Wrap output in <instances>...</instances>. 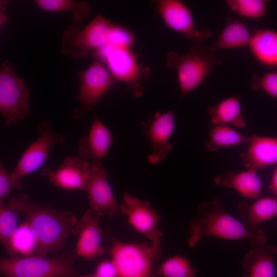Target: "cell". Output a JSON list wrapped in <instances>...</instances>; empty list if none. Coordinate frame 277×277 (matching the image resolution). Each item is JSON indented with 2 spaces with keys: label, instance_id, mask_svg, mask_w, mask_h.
<instances>
[{
  "label": "cell",
  "instance_id": "cell-27",
  "mask_svg": "<svg viewBox=\"0 0 277 277\" xmlns=\"http://www.w3.org/2000/svg\"><path fill=\"white\" fill-rule=\"evenodd\" d=\"M35 4L40 9L52 12H72L74 22H78L87 17L91 13V9L86 2L73 0H35Z\"/></svg>",
  "mask_w": 277,
  "mask_h": 277
},
{
  "label": "cell",
  "instance_id": "cell-3",
  "mask_svg": "<svg viewBox=\"0 0 277 277\" xmlns=\"http://www.w3.org/2000/svg\"><path fill=\"white\" fill-rule=\"evenodd\" d=\"M223 60L210 45L193 44L186 53L180 55L170 51L166 55L167 67L175 70L181 96L196 89Z\"/></svg>",
  "mask_w": 277,
  "mask_h": 277
},
{
  "label": "cell",
  "instance_id": "cell-25",
  "mask_svg": "<svg viewBox=\"0 0 277 277\" xmlns=\"http://www.w3.org/2000/svg\"><path fill=\"white\" fill-rule=\"evenodd\" d=\"M249 136H246L232 126L213 125L210 129L205 147L207 151L214 152L222 148L247 144Z\"/></svg>",
  "mask_w": 277,
  "mask_h": 277
},
{
  "label": "cell",
  "instance_id": "cell-11",
  "mask_svg": "<svg viewBox=\"0 0 277 277\" xmlns=\"http://www.w3.org/2000/svg\"><path fill=\"white\" fill-rule=\"evenodd\" d=\"M120 212L127 217L128 223L138 233L143 235L152 246L160 247L163 233L159 228L161 216L151 207L150 203L125 192L123 203L120 205Z\"/></svg>",
  "mask_w": 277,
  "mask_h": 277
},
{
  "label": "cell",
  "instance_id": "cell-4",
  "mask_svg": "<svg viewBox=\"0 0 277 277\" xmlns=\"http://www.w3.org/2000/svg\"><path fill=\"white\" fill-rule=\"evenodd\" d=\"M77 256L75 253L1 259L0 271L4 277H72L77 273Z\"/></svg>",
  "mask_w": 277,
  "mask_h": 277
},
{
  "label": "cell",
  "instance_id": "cell-9",
  "mask_svg": "<svg viewBox=\"0 0 277 277\" xmlns=\"http://www.w3.org/2000/svg\"><path fill=\"white\" fill-rule=\"evenodd\" d=\"M37 127L39 133L38 137L25 149L11 172L13 188L16 190L23 188L24 177L36 171L44 164L54 145L65 142L64 136L53 131L48 121L39 122Z\"/></svg>",
  "mask_w": 277,
  "mask_h": 277
},
{
  "label": "cell",
  "instance_id": "cell-22",
  "mask_svg": "<svg viewBox=\"0 0 277 277\" xmlns=\"http://www.w3.org/2000/svg\"><path fill=\"white\" fill-rule=\"evenodd\" d=\"M255 200L251 204L240 202L238 207L242 222L251 229L259 230L261 223L277 217V199L270 195Z\"/></svg>",
  "mask_w": 277,
  "mask_h": 277
},
{
  "label": "cell",
  "instance_id": "cell-31",
  "mask_svg": "<svg viewBox=\"0 0 277 277\" xmlns=\"http://www.w3.org/2000/svg\"><path fill=\"white\" fill-rule=\"evenodd\" d=\"M250 87L254 91H263L277 100V69L262 75H253Z\"/></svg>",
  "mask_w": 277,
  "mask_h": 277
},
{
  "label": "cell",
  "instance_id": "cell-20",
  "mask_svg": "<svg viewBox=\"0 0 277 277\" xmlns=\"http://www.w3.org/2000/svg\"><path fill=\"white\" fill-rule=\"evenodd\" d=\"M248 47L251 55L259 64L277 69V31L263 28L252 32Z\"/></svg>",
  "mask_w": 277,
  "mask_h": 277
},
{
  "label": "cell",
  "instance_id": "cell-7",
  "mask_svg": "<svg viewBox=\"0 0 277 277\" xmlns=\"http://www.w3.org/2000/svg\"><path fill=\"white\" fill-rule=\"evenodd\" d=\"M114 24L98 14L83 29L69 26L62 35L61 52L64 56L78 60L108 44Z\"/></svg>",
  "mask_w": 277,
  "mask_h": 277
},
{
  "label": "cell",
  "instance_id": "cell-21",
  "mask_svg": "<svg viewBox=\"0 0 277 277\" xmlns=\"http://www.w3.org/2000/svg\"><path fill=\"white\" fill-rule=\"evenodd\" d=\"M276 254L277 247L273 245L252 248L243 260L244 273L242 277H275Z\"/></svg>",
  "mask_w": 277,
  "mask_h": 277
},
{
  "label": "cell",
  "instance_id": "cell-13",
  "mask_svg": "<svg viewBox=\"0 0 277 277\" xmlns=\"http://www.w3.org/2000/svg\"><path fill=\"white\" fill-rule=\"evenodd\" d=\"M141 127L150 145L148 162L154 165L163 162L173 148L170 139L175 128L174 113L157 111L152 118L143 122Z\"/></svg>",
  "mask_w": 277,
  "mask_h": 277
},
{
  "label": "cell",
  "instance_id": "cell-28",
  "mask_svg": "<svg viewBox=\"0 0 277 277\" xmlns=\"http://www.w3.org/2000/svg\"><path fill=\"white\" fill-rule=\"evenodd\" d=\"M156 273L161 277H195L196 272L188 258L177 254L164 260Z\"/></svg>",
  "mask_w": 277,
  "mask_h": 277
},
{
  "label": "cell",
  "instance_id": "cell-2",
  "mask_svg": "<svg viewBox=\"0 0 277 277\" xmlns=\"http://www.w3.org/2000/svg\"><path fill=\"white\" fill-rule=\"evenodd\" d=\"M188 243L191 248L207 236L229 240H246L252 248L266 245L267 235L261 228L252 230L228 212L222 202L213 199L200 203L198 215L189 227Z\"/></svg>",
  "mask_w": 277,
  "mask_h": 277
},
{
  "label": "cell",
  "instance_id": "cell-19",
  "mask_svg": "<svg viewBox=\"0 0 277 277\" xmlns=\"http://www.w3.org/2000/svg\"><path fill=\"white\" fill-rule=\"evenodd\" d=\"M219 186L232 189L241 196L256 199L260 196L263 183L258 171L247 169L239 172L228 171L214 178Z\"/></svg>",
  "mask_w": 277,
  "mask_h": 277
},
{
  "label": "cell",
  "instance_id": "cell-6",
  "mask_svg": "<svg viewBox=\"0 0 277 277\" xmlns=\"http://www.w3.org/2000/svg\"><path fill=\"white\" fill-rule=\"evenodd\" d=\"M93 52L94 59L105 65L116 81L125 83L136 96L142 95V84L149 72L131 48L107 44Z\"/></svg>",
  "mask_w": 277,
  "mask_h": 277
},
{
  "label": "cell",
  "instance_id": "cell-1",
  "mask_svg": "<svg viewBox=\"0 0 277 277\" xmlns=\"http://www.w3.org/2000/svg\"><path fill=\"white\" fill-rule=\"evenodd\" d=\"M7 205L26 217L37 242V255L47 256L49 252L60 250L74 234L78 221L71 212L36 204L26 193L12 197Z\"/></svg>",
  "mask_w": 277,
  "mask_h": 277
},
{
  "label": "cell",
  "instance_id": "cell-26",
  "mask_svg": "<svg viewBox=\"0 0 277 277\" xmlns=\"http://www.w3.org/2000/svg\"><path fill=\"white\" fill-rule=\"evenodd\" d=\"M37 247L35 236L26 220L13 235L8 253L13 258L37 255Z\"/></svg>",
  "mask_w": 277,
  "mask_h": 277
},
{
  "label": "cell",
  "instance_id": "cell-29",
  "mask_svg": "<svg viewBox=\"0 0 277 277\" xmlns=\"http://www.w3.org/2000/svg\"><path fill=\"white\" fill-rule=\"evenodd\" d=\"M226 4L231 11L240 16L256 19L266 15L268 1L227 0Z\"/></svg>",
  "mask_w": 277,
  "mask_h": 277
},
{
  "label": "cell",
  "instance_id": "cell-12",
  "mask_svg": "<svg viewBox=\"0 0 277 277\" xmlns=\"http://www.w3.org/2000/svg\"><path fill=\"white\" fill-rule=\"evenodd\" d=\"M157 13L171 30L191 39L193 44L203 43L211 35L208 29H198L189 7L180 0H159L153 2Z\"/></svg>",
  "mask_w": 277,
  "mask_h": 277
},
{
  "label": "cell",
  "instance_id": "cell-17",
  "mask_svg": "<svg viewBox=\"0 0 277 277\" xmlns=\"http://www.w3.org/2000/svg\"><path fill=\"white\" fill-rule=\"evenodd\" d=\"M247 147L240 154L243 165L256 171L277 165V137L252 134Z\"/></svg>",
  "mask_w": 277,
  "mask_h": 277
},
{
  "label": "cell",
  "instance_id": "cell-18",
  "mask_svg": "<svg viewBox=\"0 0 277 277\" xmlns=\"http://www.w3.org/2000/svg\"><path fill=\"white\" fill-rule=\"evenodd\" d=\"M112 139L108 128L101 120L95 117L88 134L79 142L77 155L89 162H101L109 150Z\"/></svg>",
  "mask_w": 277,
  "mask_h": 277
},
{
  "label": "cell",
  "instance_id": "cell-16",
  "mask_svg": "<svg viewBox=\"0 0 277 277\" xmlns=\"http://www.w3.org/2000/svg\"><path fill=\"white\" fill-rule=\"evenodd\" d=\"M91 172L86 191L90 209L111 217L120 212L107 173L101 161L91 162Z\"/></svg>",
  "mask_w": 277,
  "mask_h": 277
},
{
  "label": "cell",
  "instance_id": "cell-30",
  "mask_svg": "<svg viewBox=\"0 0 277 277\" xmlns=\"http://www.w3.org/2000/svg\"><path fill=\"white\" fill-rule=\"evenodd\" d=\"M15 213L4 201H0V241L7 253L11 240L19 226Z\"/></svg>",
  "mask_w": 277,
  "mask_h": 277
},
{
  "label": "cell",
  "instance_id": "cell-23",
  "mask_svg": "<svg viewBox=\"0 0 277 277\" xmlns=\"http://www.w3.org/2000/svg\"><path fill=\"white\" fill-rule=\"evenodd\" d=\"M211 126L224 125L237 129L245 128L247 123L244 117L241 102L237 95L221 100L208 109Z\"/></svg>",
  "mask_w": 277,
  "mask_h": 277
},
{
  "label": "cell",
  "instance_id": "cell-15",
  "mask_svg": "<svg viewBox=\"0 0 277 277\" xmlns=\"http://www.w3.org/2000/svg\"><path fill=\"white\" fill-rule=\"evenodd\" d=\"M100 213L89 208L75 227L74 234L77 235L76 254L84 260L95 261L105 251L102 244V231L99 226Z\"/></svg>",
  "mask_w": 277,
  "mask_h": 277
},
{
  "label": "cell",
  "instance_id": "cell-32",
  "mask_svg": "<svg viewBox=\"0 0 277 277\" xmlns=\"http://www.w3.org/2000/svg\"><path fill=\"white\" fill-rule=\"evenodd\" d=\"M135 42V35L130 30L114 24L108 44L113 47L132 48Z\"/></svg>",
  "mask_w": 277,
  "mask_h": 277
},
{
  "label": "cell",
  "instance_id": "cell-14",
  "mask_svg": "<svg viewBox=\"0 0 277 277\" xmlns=\"http://www.w3.org/2000/svg\"><path fill=\"white\" fill-rule=\"evenodd\" d=\"M91 172V162L76 155L66 157L55 169L43 168L41 174L55 187L86 191Z\"/></svg>",
  "mask_w": 277,
  "mask_h": 277
},
{
  "label": "cell",
  "instance_id": "cell-24",
  "mask_svg": "<svg viewBox=\"0 0 277 277\" xmlns=\"http://www.w3.org/2000/svg\"><path fill=\"white\" fill-rule=\"evenodd\" d=\"M251 35L244 22L228 17L217 38L210 47L215 52L219 49L248 47Z\"/></svg>",
  "mask_w": 277,
  "mask_h": 277
},
{
  "label": "cell",
  "instance_id": "cell-36",
  "mask_svg": "<svg viewBox=\"0 0 277 277\" xmlns=\"http://www.w3.org/2000/svg\"><path fill=\"white\" fill-rule=\"evenodd\" d=\"M72 277H99L97 275L94 274H80L77 273L75 274Z\"/></svg>",
  "mask_w": 277,
  "mask_h": 277
},
{
  "label": "cell",
  "instance_id": "cell-34",
  "mask_svg": "<svg viewBox=\"0 0 277 277\" xmlns=\"http://www.w3.org/2000/svg\"><path fill=\"white\" fill-rule=\"evenodd\" d=\"M94 273L99 277H119L117 269L111 259L104 260L98 263Z\"/></svg>",
  "mask_w": 277,
  "mask_h": 277
},
{
  "label": "cell",
  "instance_id": "cell-8",
  "mask_svg": "<svg viewBox=\"0 0 277 277\" xmlns=\"http://www.w3.org/2000/svg\"><path fill=\"white\" fill-rule=\"evenodd\" d=\"M30 89L15 72L9 61L0 68V112L6 126L24 120L30 113Z\"/></svg>",
  "mask_w": 277,
  "mask_h": 277
},
{
  "label": "cell",
  "instance_id": "cell-35",
  "mask_svg": "<svg viewBox=\"0 0 277 277\" xmlns=\"http://www.w3.org/2000/svg\"><path fill=\"white\" fill-rule=\"evenodd\" d=\"M268 190L272 196L277 199V166L272 172Z\"/></svg>",
  "mask_w": 277,
  "mask_h": 277
},
{
  "label": "cell",
  "instance_id": "cell-10",
  "mask_svg": "<svg viewBox=\"0 0 277 277\" xmlns=\"http://www.w3.org/2000/svg\"><path fill=\"white\" fill-rule=\"evenodd\" d=\"M78 75L79 105L73 113L75 119L83 117L85 113L93 109L116 82L106 66L95 59L87 69L79 72Z\"/></svg>",
  "mask_w": 277,
  "mask_h": 277
},
{
  "label": "cell",
  "instance_id": "cell-5",
  "mask_svg": "<svg viewBox=\"0 0 277 277\" xmlns=\"http://www.w3.org/2000/svg\"><path fill=\"white\" fill-rule=\"evenodd\" d=\"M109 253L119 277H158L153 267L162 250L148 242L126 243L112 238Z\"/></svg>",
  "mask_w": 277,
  "mask_h": 277
},
{
  "label": "cell",
  "instance_id": "cell-33",
  "mask_svg": "<svg viewBox=\"0 0 277 277\" xmlns=\"http://www.w3.org/2000/svg\"><path fill=\"white\" fill-rule=\"evenodd\" d=\"M13 189L11 178V172L5 166L2 162L0 163V201L8 196Z\"/></svg>",
  "mask_w": 277,
  "mask_h": 277
}]
</instances>
